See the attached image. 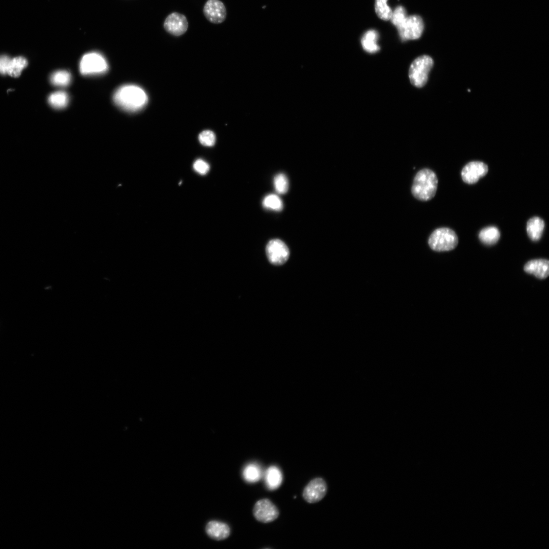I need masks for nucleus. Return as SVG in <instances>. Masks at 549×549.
I'll return each mask as SVG.
<instances>
[{
  "mask_svg": "<svg viewBox=\"0 0 549 549\" xmlns=\"http://www.w3.org/2000/svg\"><path fill=\"white\" fill-rule=\"evenodd\" d=\"M438 187L436 174L429 169H424L416 175L411 187V193L417 199L427 201L435 195Z\"/></svg>",
  "mask_w": 549,
  "mask_h": 549,
  "instance_id": "2",
  "label": "nucleus"
},
{
  "mask_svg": "<svg viewBox=\"0 0 549 549\" xmlns=\"http://www.w3.org/2000/svg\"><path fill=\"white\" fill-rule=\"evenodd\" d=\"M255 519L263 523H268L277 520L280 516V511L269 500L264 499L257 501L253 509Z\"/></svg>",
  "mask_w": 549,
  "mask_h": 549,
  "instance_id": "6",
  "label": "nucleus"
},
{
  "mask_svg": "<svg viewBox=\"0 0 549 549\" xmlns=\"http://www.w3.org/2000/svg\"><path fill=\"white\" fill-rule=\"evenodd\" d=\"M378 37L377 31L373 30L367 31L363 36L361 41L364 50L369 53L377 52L380 49L377 44Z\"/></svg>",
  "mask_w": 549,
  "mask_h": 549,
  "instance_id": "17",
  "label": "nucleus"
},
{
  "mask_svg": "<svg viewBox=\"0 0 549 549\" xmlns=\"http://www.w3.org/2000/svg\"><path fill=\"white\" fill-rule=\"evenodd\" d=\"M501 238L499 230L495 227H489L483 229L479 234L481 241L487 245L496 244Z\"/></svg>",
  "mask_w": 549,
  "mask_h": 549,
  "instance_id": "18",
  "label": "nucleus"
},
{
  "mask_svg": "<svg viewBox=\"0 0 549 549\" xmlns=\"http://www.w3.org/2000/svg\"><path fill=\"white\" fill-rule=\"evenodd\" d=\"M69 101V95L66 92L62 91L54 92L48 97L49 104L56 109L65 108L68 105Z\"/></svg>",
  "mask_w": 549,
  "mask_h": 549,
  "instance_id": "19",
  "label": "nucleus"
},
{
  "mask_svg": "<svg viewBox=\"0 0 549 549\" xmlns=\"http://www.w3.org/2000/svg\"><path fill=\"white\" fill-rule=\"evenodd\" d=\"M115 103L128 112H136L147 104L148 97L145 91L134 85H126L119 88L113 96Z\"/></svg>",
  "mask_w": 549,
  "mask_h": 549,
  "instance_id": "1",
  "label": "nucleus"
},
{
  "mask_svg": "<svg viewBox=\"0 0 549 549\" xmlns=\"http://www.w3.org/2000/svg\"><path fill=\"white\" fill-rule=\"evenodd\" d=\"M407 17V13L405 9L403 7L400 6L397 7L394 12H393L390 20L393 25L398 29L403 24Z\"/></svg>",
  "mask_w": 549,
  "mask_h": 549,
  "instance_id": "26",
  "label": "nucleus"
},
{
  "mask_svg": "<svg viewBox=\"0 0 549 549\" xmlns=\"http://www.w3.org/2000/svg\"><path fill=\"white\" fill-rule=\"evenodd\" d=\"M262 204L265 208L276 211H281L284 207L282 199L274 194L266 196L263 199Z\"/></svg>",
  "mask_w": 549,
  "mask_h": 549,
  "instance_id": "24",
  "label": "nucleus"
},
{
  "mask_svg": "<svg viewBox=\"0 0 549 549\" xmlns=\"http://www.w3.org/2000/svg\"><path fill=\"white\" fill-rule=\"evenodd\" d=\"M262 476L260 467L256 464L250 463L244 468L243 476L245 481L249 483H254L259 481Z\"/></svg>",
  "mask_w": 549,
  "mask_h": 549,
  "instance_id": "20",
  "label": "nucleus"
},
{
  "mask_svg": "<svg viewBox=\"0 0 549 549\" xmlns=\"http://www.w3.org/2000/svg\"><path fill=\"white\" fill-rule=\"evenodd\" d=\"M27 65L28 61L25 58L23 57L14 58L11 59L8 75L14 78H18Z\"/></svg>",
  "mask_w": 549,
  "mask_h": 549,
  "instance_id": "22",
  "label": "nucleus"
},
{
  "mask_svg": "<svg viewBox=\"0 0 549 549\" xmlns=\"http://www.w3.org/2000/svg\"><path fill=\"white\" fill-rule=\"evenodd\" d=\"M489 171L487 164L481 161H472L468 163L461 172L463 181L468 184H473L485 176Z\"/></svg>",
  "mask_w": 549,
  "mask_h": 549,
  "instance_id": "10",
  "label": "nucleus"
},
{
  "mask_svg": "<svg viewBox=\"0 0 549 549\" xmlns=\"http://www.w3.org/2000/svg\"><path fill=\"white\" fill-rule=\"evenodd\" d=\"M398 30L403 40L417 39L422 34L424 23L422 18L418 16L407 17Z\"/></svg>",
  "mask_w": 549,
  "mask_h": 549,
  "instance_id": "9",
  "label": "nucleus"
},
{
  "mask_svg": "<svg viewBox=\"0 0 549 549\" xmlns=\"http://www.w3.org/2000/svg\"><path fill=\"white\" fill-rule=\"evenodd\" d=\"M388 0H375V9L377 16L382 20L391 19L393 12L388 6Z\"/></svg>",
  "mask_w": 549,
  "mask_h": 549,
  "instance_id": "23",
  "label": "nucleus"
},
{
  "mask_svg": "<svg viewBox=\"0 0 549 549\" xmlns=\"http://www.w3.org/2000/svg\"><path fill=\"white\" fill-rule=\"evenodd\" d=\"M203 13L209 21L215 24L222 23L227 17L226 7L220 0H208L204 6Z\"/></svg>",
  "mask_w": 549,
  "mask_h": 549,
  "instance_id": "11",
  "label": "nucleus"
},
{
  "mask_svg": "<svg viewBox=\"0 0 549 549\" xmlns=\"http://www.w3.org/2000/svg\"><path fill=\"white\" fill-rule=\"evenodd\" d=\"M273 184L274 188L280 194H284L288 191L289 180L287 177L284 174H280L274 177Z\"/></svg>",
  "mask_w": 549,
  "mask_h": 549,
  "instance_id": "25",
  "label": "nucleus"
},
{
  "mask_svg": "<svg viewBox=\"0 0 549 549\" xmlns=\"http://www.w3.org/2000/svg\"><path fill=\"white\" fill-rule=\"evenodd\" d=\"M11 59L6 55L0 56V74L7 75Z\"/></svg>",
  "mask_w": 549,
  "mask_h": 549,
  "instance_id": "29",
  "label": "nucleus"
},
{
  "mask_svg": "<svg viewBox=\"0 0 549 549\" xmlns=\"http://www.w3.org/2000/svg\"><path fill=\"white\" fill-rule=\"evenodd\" d=\"M194 171L201 175H206L210 170L209 164L202 159H198L193 164Z\"/></svg>",
  "mask_w": 549,
  "mask_h": 549,
  "instance_id": "28",
  "label": "nucleus"
},
{
  "mask_svg": "<svg viewBox=\"0 0 549 549\" xmlns=\"http://www.w3.org/2000/svg\"><path fill=\"white\" fill-rule=\"evenodd\" d=\"M524 270L536 278L544 280L549 274V262L546 259H539L528 261L524 266Z\"/></svg>",
  "mask_w": 549,
  "mask_h": 549,
  "instance_id": "13",
  "label": "nucleus"
},
{
  "mask_svg": "<svg viewBox=\"0 0 549 549\" xmlns=\"http://www.w3.org/2000/svg\"><path fill=\"white\" fill-rule=\"evenodd\" d=\"M199 142L206 147H212L216 143L215 133L210 130H205L201 132L198 137Z\"/></svg>",
  "mask_w": 549,
  "mask_h": 549,
  "instance_id": "27",
  "label": "nucleus"
},
{
  "mask_svg": "<svg viewBox=\"0 0 549 549\" xmlns=\"http://www.w3.org/2000/svg\"><path fill=\"white\" fill-rule=\"evenodd\" d=\"M327 486L325 480L321 477L312 479L304 488L303 498L309 504H315L321 501L325 496Z\"/></svg>",
  "mask_w": 549,
  "mask_h": 549,
  "instance_id": "8",
  "label": "nucleus"
},
{
  "mask_svg": "<svg viewBox=\"0 0 549 549\" xmlns=\"http://www.w3.org/2000/svg\"><path fill=\"white\" fill-rule=\"evenodd\" d=\"M283 481V475L281 469L276 466L269 467L265 474V482L268 489L276 490L280 487Z\"/></svg>",
  "mask_w": 549,
  "mask_h": 549,
  "instance_id": "15",
  "label": "nucleus"
},
{
  "mask_svg": "<svg viewBox=\"0 0 549 549\" xmlns=\"http://www.w3.org/2000/svg\"><path fill=\"white\" fill-rule=\"evenodd\" d=\"M71 73L66 71H59L53 73L50 78L51 84L57 87L68 86L72 82Z\"/></svg>",
  "mask_w": 549,
  "mask_h": 549,
  "instance_id": "21",
  "label": "nucleus"
},
{
  "mask_svg": "<svg viewBox=\"0 0 549 549\" xmlns=\"http://www.w3.org/2000/svg\"><path fill=\"white\" fill-rule=\"evenodd\" d=\"M544 227V222L540 218L534 217L530 219L526 227L529 238L533 241H539L543 234Z\"/></svg>",
  "mask_w": 549,
  "mask_h": 549,
  "instance_id": "16",
  "label": "nucleus"
},
{
  "mask_svg": "<svg viewBox=\"0 0 549 549\" xmlns=\"http://www.w3.org/2000/svg\"><path fill=\"white\" fill-rule=\"evenodd\" d=\"M205 531L211 538L217 540L225 539L231 534L230 527L227 524L217 521L209 522L206 526Z\"/></svg>",
  "mask_w": 549,
  "mask_h": 549,
  "instance_id": "14",
  "label": "nucleus"
},
{
  "mask_svg": "<svg viewBox=\"0 0 549 549\" xmlns=\"http://www.w3.org/2000/svg\"><path fill=\"white\" fill-rule=\"evenodd\" d=\"M433 64L432 58L427 55H423L415 59L409 70V78L411 84L419 88L423 87L427 83Z\"/></svg>",
  "mask_w": 549,
  "mask_h": 549,
  "instance_id": "4",
  "label": "nucleus"
},
{
  "mask_svg": "<svg viewBox=\"0 0 549 549\" xmlns=\"http://www.w3.org/2000/svg\"><path fill=\"white\" fill-rule=\"evenodd\" d=\"M266 254L271 264L280 265L287 261L290 256V250L283 241L279 239H273L267 243Z\"/></svg>",
  "mask_w": 549,
  "mask_h": 549,
  "instance_id": "7",
  "label": "nucleus"
},
{
  "mask_svg": "<svg viewBox=\"0 0 549 549\" xmlns=\"http://www.w3.org/2000/svg\"><path fill=\"white\" fill-rule=\"evenodd\" d=\"M108 70V63L99 53L92 52L85 54L80 63V71L84 76H95L105 73Z\"/></svg>",
  "mask_w": 549,
  "mask_h": 549,
  "instance_id": "5",
  "label": "nucleus"
},
{
  "mask_svg": "<svg viewBox=\"0 0 549 549\" xmlns=\"http://www.w3.org/2000/svg\"><path fill=\"white\" fill-rule=\"evenodd\" d=\"M428 244L430 247L437 252L448 251L454 249L458 244L456 233L447 228L435 230L430 235Z\"/></svg>",
  "mask_w": 549,
  "mask_h": 549,
  "instance_id": "3",
  "label": "nucleus"
},
{
  "mask_svg": "<svg viewBox=\"0 0 549 549\" xmlns=\"http://www.w3.org/2000/svg\"><path fill=\"white\" fill-rule=\"evenodd\" d=\"M164 28L169 33L176 36L185 34L188 28L186 18L183 15L174 13L165 20Z\"/></svg>",
  "mask_w": 549,
  "mask_h": 549,
  "instance_id": "12",
  "label": "nucleus"
}]
</instances>
